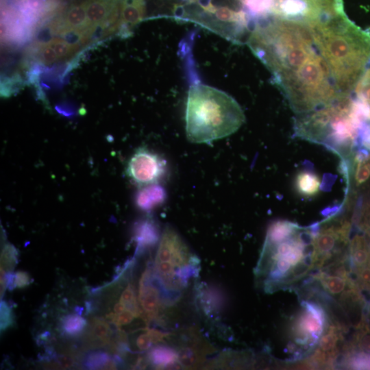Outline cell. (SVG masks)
Returning a JSON list of instances; mask_svg holds the SVG:
<instances>
[{
  "mask_svg": "<svg viewBox=\"0 0 370 370\" xmlns=\"http://www.w3.org/2000/svg\"><path fill=\"white\" fill-rule=\"evenodd\" d=\"M166 303L171 304L188 287L200 269V260L179 233L166 225L161 235L152 266Z\"/></svg>",
  "mask_w": 370,
  "mask_h": 370,
  "instance_id": "4",
  "label": "cell"
},
{
  "mask_svg": "<svg viewBox=\"0 0 370 370\" xmlns=\"http://www.w3.org/2000/svg\"><path fill=\"white\" fill-rule=\"evenodd\" d=\"M85 3L91 32L98 27H107L120 19L121 0H86Z\"/></svg>",
  "mask_w": 370,
  "mask_h": 370,
  "instance_id": "10",
  "label": "cell"
},
{
  "mask_svg": "<svg viewBox=\"0 0 370 370\" xmlns=\"http://www.w3.org/2000/svg\"><path fill=\"white\" fill-rule=\"evenodd\" d=\"M0 312V325L1 331L2 332L13 325L14 318L12 308L5 301H1Z\"/></svg>",
  "mask_w": 370,
  "mask_h": 370,
  "instance_id": "28",
  "label": "cell"
},
{
  "mask_svg": "<svg viewBox=\"0 0 370 370\" xmlns=\"http://www.w3.org/2000/svg\"><path fill=\"white\" fill-rule=\"evenodd\" d=\"M250 21L256 22L273 16L275 0H241Z\"/></svg>",
  "mask_w": 370,
  "mask_h": 370,
  "instance_id": "17",
  "label": "cell"
},
{
  "mask_svg": "<svg viewBox=\"0 0 370 370\" xmlns=\"http://www.w3.org/2000/svg\"><path fill=\"white\" fill-rule=\"evenodd\" d=\"M360 291L370 293V263L352 271Z\"/></svg>",
  "mask_w": 370,
  "mask_h": 370,
  "instance_id": "25",
  "label": "cell"
},
{
  "mask_svg": "<svg viewBox=\"0 0 370 370\" xmlns=\"http://www.w3.org/2000/svg\"><path fill=\"white\" fill-rule=\"evenodd\" d=\"M303 234L300 230L278 242L265 241L256 275L267 292L290 284L312 269L311 251Z\"/></svg>",
  "mask_w": 370,
  "mask_h": 370,
  "instance_id": "3",
  "label": "cell"
},
{
  "mask_svg": "<svg viewBox=\"0 0 370 370\" xmlns=\"http://www.w3.org/2000/svg\"><path fill=\"white\" fill-rule=\"evenodd\" d=\"M75 32L82 36L91 33L86 16L85 1L69 8L59 24L58 32Z\"/></svg>",
  "mask_w": 370,
  "mask_h": 370,
  "instance_id": "11",
  "label": "cell"
},
{
  "mask_svg": "<svg viewBox=\"0 0 370 370\" xmlns=\"http://www.w3.org/2000/svg\"><path fill=\"white\" fill-rule=\"evenodd\" d=\"M138 299L143 311V319L147 323L157 319L162 304H166L152 266L147 267L140 277Z\"/></svg>",
  "mask_w": 370,
  "mask_h": 370,
  "instance_id": "8",
  "label": "cell"
},
{
  "mask_svg": "<svg viewBox=\"0 0 370 370\" xmlns=\"http://www.w3.org/2000/svg\"><path fill=\"white\" fill-rule=\"evenodd\" d=\"M295 190L305 197H310L317 194L320 189L321 182L318 176L310 171H300L295 177Z\"/></svg>",
  "mask_w": 370,
  "mask_h": 370,
  "instance_id": "18",
  "label": "cell"
},
{
  "mask_svg": "<svg viewBox=\"0 0 370 370\" xmlns=\"http://www.w3.org/2000/svg\"><path fill=\"white\" fill-rule=\"evenodd\" d=\"M347 330L338 323L328 324L314 352L312 362L319 367H332L339 354L340 345L344 341L343 334Z\"/></svg>",
  "mask_w": 370,
  "mask_h": 370,
  "instance_id": "9",
  "label": "cell"
},
{
  "mask_svg": "<svg viewBox=\"0 0 370 370\" xmlns=\"http://www.w3.org/2000/svg\"><path fill=\"white\" fill-rule=\"evenodd\" d=\"M241 1V0H236V1H232V0H230V3L229 4L234 5H236V6H238V7H240V8H242L243 9V6H241V5H236V4H232V3H234V1ZM241 4H242V3H241Z\"/></svg>",
  "mask_w": 370,
  "mask_h": 370,
  "instance_id": "32",
  "label": "cell"
},
{
  "mask_svg": "<svg viewBox=\"0 0 370 370\" xmlns=\"http://www.w3.org/2000/svg\"><path fill=\"white\" fill-rule=\"evenodd\" d=\"M245 116L230 95L208 85L189 87L186 106V134L193 143H210L236 132Z\"/></svg>",
  "mask_w": 370,
  "mask_h": 370,
  "instance_id": "2",
  "label": "cell"
},
{
  "mask_svg": "<svg viewBox=\"0 0 370 370\" xmlns=\"http://www.w3.org/2000/svg\"><path fill=\"white\" fill-rule=\"evenodd\" d=\"M309 230L312 269L323 268L348 256L351 230L349 220H329L321 226L314 225Z\"/></svg>",
  "mask_w": 370,
  "mask_h": 370,
  "instance_id": "5",
  "label": "cell"
},
{
  "mask_svg": "<svg viewBox=\"0 0 370 370\" xmlns=\"http://www.w3.org/2000/svg\"><path fill=\"white\" fill-rule=\"evenodd\" d=\"M149 361L156 367H179L177 353L172 348L166 345H158L153 347L148 354Z\"/></svg>",
  "mask_w": 370,
  "mask_h": 370,
  "instance_id": "19",
  "label": "cell"
},
{
  "mask_svg": "<svg viewBox=\"0 0 370 370\" xmlns=\"http://www.w3.org/2000/svg\"><path fill=\"white\" fill-rule=\"evenodd\" d=\"M57 360L61 367L64 368H69L73 367L75 365V360L67 356H61L58 357Z\"/></svg>",
  "mask_w": 370,
  "mask_h": 370,
  "instance_id": "31",
  "label": "cell"
},
{
  "mask_svg": "<svg viewBox=\"0 0 370 370\" xmlns=\"http://www.w3.org/2000/svg\"><path fill=\"white\" fill-rule=\"evenodd\" d=\"M87 325L85 340L90 347L110 344L112 336V330L106 319L93 317L90 319Z\"/></svg>",
  "mask_w": 370,
  "mask_h": 370,
  "instance_id": "14",
  "label": "cell"
},
{
  "mask_svg": "<svg viewBox=\"0 0 370 370\" xmlns=\"http://www.w3.org/2000/svg\"><path fill=\"white\" fill-rule=\"evenodd\" d=\"M121 362L117 356L112 358L105 352L93 351L85 357L84 365L88 369H116Z\"/></svg>",
  "mask_w": 370,
  "mask_h": 370,
  "instance_id": "20",
  "label": "cell"
},
{
  "mask_svg": "<svg viewBox=\"0 0 370 370\" xmlns=\"http://www.w3.org/2000/svg\"><path fill=\"white\" fill-rule=\"evenodd\" d=\"M167 171L166 160L145 147L139 148L130 158L126 173L136 184L143 187L160 182Z\"/></svg>",
  "mask_w": 370,
  "mask_h": 370,
  "instance_id": "7",
  "label": "cell"
},
{
  "mask_svg": "<svg viewBox=\"0 0 370 370\" xmlns=\"http://www.w3.org/2000/svg\"><path fill=\"white\" fill-rule=\"evenodd\" d=\"M300 230L301 227L295 223L286 220L277 221L269 226L265 241L278 242L291 236Z\"/></svg>",
  "mask_w": 370,
  "mask_h": 370,
  "instance_id": "21",
  "label": "cell"
},
{
  "mask_svg": "<svg viewBox=\"0 0 370 370\" xmlns=\"http://www.w3.org/2000/svg\"><path fill=\"white\" fill-rule=\"evenodd\" d=\"M365 234H355L349 240L348 255L352 271L370 263V240Z\"/></svg>",
  "mask_w": 370,
  "mask_h": 370,
  "instance_id": "13",
  "label": "cell"
},
{
  "mask_svg": "<svg viewBox=\"0 0 370 370\" xmlns=\"http://www.w3.org/2000/svg\"><path fill=\"white\" fill-rule=\"evenodd\" d=\"M32 282L30 275L23 271H18L14 273V286L15 288H24L29 285Z\"/></svg>",
  "mask_w": 370,
  "mask_h": 370,
  "instance_id": "30",
  "label": "cell"
},
{
  "mask_svg": "<svg viewBox=\"0 0 370 370\" xmlns=\"http://www.w3.org/2000/svg\"><path fill=\"white\" fill-rule=\"evenodd\" d=\"M18 251L13 245L5 244L1 253V269L7 273L12 271L18 262Z\"/></svg>",
  "mask_w": 370,
  "mask_h": 370,
  "instance_id": "23",
  "label": "cell"
},
{
  "mask_svg": "<svg viewBox=\"0 0 370 370\" xmlns=\"http://www.w3.org/2000/svg\"><path fill=\"white\" fill-rule=\"evenodd\" d=\"M60 323L63 334L69 336L80 334L87 325L86 320L79 313L69 314L63 317Z\"/></svg>",
  "mask_w": 370,
  "mask_h": 370,
  "instance_id": "22",
  "label": "cell"
},
{
  "mask_svg": "<svg viewBox=\"0 0 370 370\" xmlns=\"http://www.w3.org/2000/svg\"><path fill=\"white\" fill-rule=\"evenodd\" d=\"M301 304V310L291 328V336L295 346L310 350L318 344L328 319L320 304L310 301H302Z\"/></svg>",
  "mask_w": 370,
  "mask_h": 370,
  "instance_id": "6",
  "label": "cell"
},
{
  "mask_svg": "<svg viewBox=\"0 0 370 370\" xmlns=\"http://www.w3.org/2000/svg\"><path fill=\"white\" fill-rule=\"evenodd\" d=\"M357 99L370 103V67L367 68L354 89Z\"/></svg>",
  "mask_w": 370,
  "mask_h": 370,
  "instance_id": "24",
  "label": "cell"
},
{
  "mask_svg": "<svg viewBox=\"0 0 370 370\" xmlns=\"http://www.w3.org/2000/svg\"><path fill=\"white\" fill-rule=\"evenodd\" d=\"M134 239L136 243V254L140 255L160 239L158 225L150 218L139 221L134 226Z\"/></svg>",
  "mask_w": 370,
  "mask_h": 370,
  "instance_id": "12",
  "label": "cell"
},
{
  "mask_svg": "<svg viewBox=\"0 0 370 370\" xmlns=\"http://www.w3.org/2000/svg\"><path fill=\"white\" fill-rule=\"evenodd\" d=\"M47 43L56 51L59 59L68 56L70 53L74 51L75 49L77 47L63 39L57 38L51 39L47 42Z\"/></svg>",
  "mask_w": 370,
  "mask_h": 370,
  "instance_id": "27",
  "label": "cell"
},
{
  "mask_svg": "<svg viewBox=\"0 0 370 370\" xmlns=\"http://www.w3.org/2000/svg\"><path fill=\"white\" fill-rule=\"evenodd\" d=\"M358 228L370 238V201H365L360 207L356 219Z\"/></svg>",
  "mask_w": 370,
  "mask_h": 370,
  "instance_id": "26",
  "label": "cell"
},
{
  "mask_svg": "<svg viewBox=\"0 0 370 370\" xmlns=\"http://www.w3.org/2000/svg\"><path fill=\"white\" fill-rule=\"evenodd\" d=\"M166 197L164 188L155 184L143 186L136 193L135 201L137 206L143 210H150L162 204Z\"/></svg>",
  "mask_w": 370,
  "mask_h": 370,
  "instance_id": "15",
  "label": "cell"
},
{
  "mask_svg": "<svg viewBox=\"0 0 370 370\" xmlns=\"http://www.w3.org/2000/svg\"><path fill=\"white\" fill-rule=\"evenodd\" d=\"M339 92L352 94L370 62V36L345 14L308 21Z\"/></svg>",
  "mask_w": 370,
  "mask_h": 370,
  "instance_id": "1",
  "label": "cell"
},
{
  "mask_svg": "<svg viewBox=\"0 0 370 370\" xmlns=\"http://www.w3.org/2000/svg\"><path fill=\"white\" fill-rule=\"evenodd\" d=\"M39 56L41 61L45 64H51L59 60L56 51L47 42L40 45Z\"/></svg>",
  "mask_w": 370,
  "mask_h": 370,
  "instance_id": "29",
  "label": "cell"
},
{
  "mask_svg": "<svg viewBox=\"0 0 370 370\" xmlns=\"http://www.w3.org/2000/svg\"><path fill=\"white\" fill-rule=\"evenodd\" d=\"M145 13V0H121V24L130 28L138 24Z\"/></svg>",
  "mask_w": 370,
  "mask_h": 370,
  "instance_id": "16",
  "label": "cell"
}]
</instances>
